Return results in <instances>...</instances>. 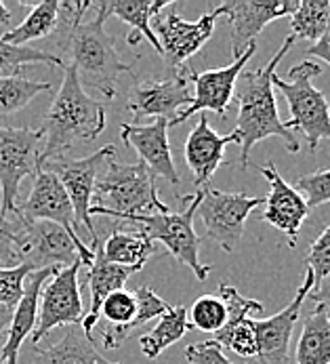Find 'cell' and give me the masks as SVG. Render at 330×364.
Segmentation results:
<instances>
[{"label": "cell", "mask_w": 330, "mask_h": 364, "mask_svg": "<svg viewBox=\"0 0 330 364\" xmlns=\"http://www.w3.org/2000/svg\"><path fill=\"white\" fill-rule=\"evenodd\" d=\"M93 9V2H61L57 47L70 57L82 87L101 93L106 100L116 97V80L120 74H133L131 65L124 63L114 45V38L106 32L108 9L106 2L97 4V15L91 21H82L84 13Z\"/></svg>", "instance_id": "cell-1"}, {"label": "cell", "mask_w": 330, "mask_h": 364, "mask_svg": "<svg viewBox=\"0 0 330 364\" xmlns=\"http://www.w3.org/2000/svg\"><path fill=\"white\" fill-rule=\"evenodd\" d=\"M295 43L297 38L288 34L270 63H265L259 70H251L242 74L240 89L238 93H233L238 100V122L231 133L236 135L238 146H240L242 168L251 166V152L263 139H272V137L282 139L288 152H299L301 148L295 133L280 118L274 97V85H272L277 63L292 49Z\"/></svg>", "instance_id": "cell-2"}, {"label": "cell", "mask_w": 330, "mask_h": 364, "mask_svg": "<svg viewBox=\"0 0 330 364\" xmlns=\"http://www.w3.org/2000/svg\"><path fill=\"white\" fill-rule=\"evenodd\" d=\"M106 122V105L84 91L76 70L65 63L61 87L38 129L45 141L43 152H38V164L61 158L76 144L95 141L104 133Z\"/></svg>", "instance_id": "cell-3"}, {"label": "cell", "mask_w": 330, "mask_h": 364, "mask_svg": "<svg viewBox=\"0 0 330 364\" xmlns=\"http://www.w3.org/2000/svg\"><path fill=\"white\" fill-rule=\"evenodd\" d=\"M158 198L156 179L143 162L122 164L110 160L95 181L91 217H111L114 221L135 215L168 213Z\"/></svg>", "instance_id": "cell-4"}, {"label": "cell", "mask_w": 330, "mask_h": 364, "mask_svg": "<svg viewBox=\"0 0 330 364\" xmlns=\"http://www.w3.org/2000/svg\"><path fill=\"white\" fill-rule=\"evenodd\" d=\"M202 200V190L198 194L183 196L181 203H185L183 210L179 213H152V215H135V217H122L116 223V228L124 223H133L137 232L145 234L152 242L165 245V249L183 265H187L194 276L204 282L211 274V265H204L200 261V236L194 230V217L198 205Z\"/></svg>", "instance_id": "cell-5"}, {"label": "cell", "mask_w": 330, "mask_h": 364, "mask_svg": "<svg viewBox=\"0 0 330 364\" xmlns=\"http://www.w3.org/2000/svg\"><path fill=\"white\" fill-rule=\"evenodd\" d=\"M322 70L324 68L320 63L305 59L290 68L286 80L277 74L272 78V85L284 95L290 109L286 127L303 133L309 152H316L322 139H330V104L326 95L312 85L314 78L322 76Z\"/></svg>", "instance_id": "cell-6"}, {"label": "cell", "mask_w": 330, "mask_h": 364, "mask_svg": "<svg viewBox=\"0 0 330 364\" xmlns=\"http://www.w3.org/2000/svg\"><path fill=\"white\" fill-rule=\"evenodd\" d=\"M116 148L114 146H104L101 150L93 152L91 156L78 158V160H70V158L61 156L53 160H45L38 166L53 173L57 179L61 181L72 208H74V217H76V225L78 230L84 228L89 238H91V247L97 245L99 234L95 228V221L91 217V207H93V192H95V181L99 177V173L104 171V166L114 160Z\"/></svg>", "instance_id": "cell-7"}, {"label": "cell", "mask_w": 330, "mask_h": 364, "mask_svg": "<svg viewBox=\"0 0 330 364\" xmlns=\"http://www.w3.org/2000/svg\"><path fill=\"white\" fill-rule=\"evenodd\" d=\"M40 141L38 129L0 127V217L15 215L21 179L36 175Z\"/></svg>", "instance_id": "cell-8"}, {"label": "cell", "mask_w": 330, "mask_h": 364, "mask_svg": "<svg viewBox=\"0 0 330 364\" xmlns=\"http://www.w3.org/2000/svg\"><path fill=\"white\" fill-rule=\"evenodd\" d=\"M263 203V196H248L242 192H221L213 188H204L196 213L200 215L207 236L213 242H217L225 253H233L242 240L248 215Z\"/></svg>", "instance_id": "cell-9"}, {"label": "cell", "mask_w": 330, "mask_h": 364, "mask_svg": "<svg viewBox=\"0 0 330 364\" xmlns=\"http://www.w3.org/2000/svg\"><path fill=\"white\" fill-rule=\"evenodd\" d=\"M217 17L219 15L213 9L211 13H204L198 21H185L175 9H165L152 19V30L160 43V57L165 61L166 76L179 74L185 61L211 41Z\"/></svg>", "instance_id": "cell-10"}, {"label": "cell", "mask_w": 330, "mask_h": 364, "mask_svg": "<svg viewBox=\"0 0 330 364\" xmlns=\"http://www.w3.org/2000/svg\"><path fill=\"white\" fill-rule=\"evenodd\" d=\"M82 263L80 259L63 269H57L51 276L49 284L43 287L40 306H38V322L32 333V343L38 346L53 328L80 324L84 318V304L78 284Z\"/></svg>", "instance_id": "cell-11"}, {"label": "cell", "mask_w": 330, "mask_h": 364, "mask_svg": "<svg viewBox=\"0 0 330 364\" xmlns=\"http://www.w3.org/2000/svg\"><path fill=\"white\" fill-rule=\"evenodd\" d=\"M19 221L26 232L23 263L30 265L32 272L63 269L78 259L82 265L89 267L95 259V251L82 249L61 225L51 221H26V219Z\"/></svg>", "instance_id": "cell-12"}, {"label": "cell", "mask_w": 330, "mask_h": 364, "mask_svg": "<svg viewBox=\"0 0 330 364\" xmlns=\"http://www.w3.org/2000/svg\"><path fill=\"white\" fill-rule=\"evenodd\" d=\"M255 51H257V43L248 45V49L240 57H236L229 65L217 68V70L194 72L187 68V80L194 85L192 104L185 109H181L172 122H168V129L185 122L187 118H192L198 112H215L219 118H225L227 107H229L231 100H233V93H236L238 76L242 74V68H246V63L251 61Z\"/></svg>", "instance_id": "cell-13"}, {"label": "cell", "mask_w": 330, "mask_h": 364, "mask_svg": "<svg viewBox=\"0 0 330 364\" xmlns=\"http://www.w3.org/2000/svg\"><path fill=\"white\" fill-rule=\"evenodd\" d=\"M15 217L26 219V221H51V223H57L82 249H91L80 238V230L76 225L74 208H72V203H70L61 181L57 179L53 173H49V171H45L40 166H36L34 186H32L30 196L26 198V203L21 207H17Z\"/></svg>", "instance_id": "cell-14"}, {"label": "cell", "mask_w": 330, "mask_h": 364, "mask_svg": "<svg viewBox=\"0 0 330 364\" xmlns=\"http://www.w3.org/2000/svg\"><path fill=\"white\" fill-rule=\"evenodd\" d=\"M299 9V0H268V2H251V0H227L215 11L223 15L231 26V53L233 59L240 57L257 41L268 23L280 17L292 15Z\"/></svg>", "instance_id": "cell-15"}, {"label": "cell", "mask_w": 330, "mask_h": 364, "mask_svg": "<svg viewBox=\"0 0 330 364\" xmlns=\"http://www.w3.org/2000/svg\"><path fill=\"white\" fill-rule=\"evenodd\" d=\"M187 80V70L183 68L175 76L160 80H137L128 93V109L135 120L154 116L172 122L181 107L185 109L192 104V89Z\"/></svg>", "instance_id": "cell-16"}, {"label": "cell", "mask_w": 330, "mask_h": 364, "mask_svg": "<svg viewBox=\"0 0 330 364\" xmlns=\"http://www.w3.org/2000/svg\"><path fill=\"white\" fill-rule=\"evenodd\" d=\"M314 282H316L314 274H312V269H307L305 282L299 287L295 299L284 310L274 314L272 318L253 320L255 335H257V346H259V356L257 358L263 364H286L295 324L299 320V314H301V308H303L309 291L314 289Z\"/></svg>", "instance_id": "cell-17"}, {"label": "cell", "mask_w": 330, "mask_h": 364, "mask_svg": "<svg viewBox=\"0 0 330 364\" xmlns=\"http://www.w3.org/2000/svg\"><path fill=\"white\" fill-rule=\"evenodd\" d=\"M219 299L225 304L227 322L219 333H215V343L231 350L242 358H257L259 346L251 314L263 312V304L257 299H246L231 284H219Z\"/></svg>", "instance_id": "cell-18"}, {"label": "cell", "mask_w": 330, "mask_h": 364, "mask_svg": "<svg viewBox=\"0 0 330 364\" xmlns=\"http://www.w3.org/2000/svg\"><path fill=\"white\" fill-rule=\"evenodd\" d=\"M120 137L126 146H131L139 162L152 173V177H163L170 186H179L181 177L175 168L170 144H168V120L156 118L152 124H120Z\"/></svg>", "instance_id": "cell-19"}, {"label": "cell", "mask_w": 330, "mask_h": 364, "mask_svg": "<svg viewBox=\"0 0 330 364\" xmlns=\"http://www.w3.org/2000/svg\"><path fill=\"white\" fill-rule=\"evenodd\" d=\"M259 171L270 181V196L265 198V210L261 219L274 225L275 230L284 232L288 236V245L295 247L299 238V230L309 215V207L305 198L297 192V188L284 181V177L277 173L272 160L265 166H259Z\"/></svg>", "instance_id": "cell-20"}, {"label": "cell", "mask_w": 330, "mask_h": 364, "mask_svg": "<svg viewBox=\"0 0 330 364\" xmlns=\"http://www.w3.org/2000/svg\"><path fill=\"white\" fill-rule=\"evenodd\" d=\"M229 144H238L236 135H219L207 116H200L196 127L189 131L185 146H183V156L187 162V168L194 175V183L200 188H207L211 177L217 173L223 164V154Z\"/></svg>", "instance_id": "cell-21"}, {"label": "cell", "mask_w": 330, "mask_h": 364, "mask_svg": "<svg viewBox=\"0 0 330 364\" xmlns=\"http://www.w3.org/2000/svg\"><path fill=\"white\" fill-rule=\"evenodd\" d=\"M55 272L57 269H38V272L28 274L26 284H23V297L13 308V320H11V328L6 335V343L0 350V360H4L6 364H17L23 341L34 333L36 322H38V306H40L43 287Z\"/></svg>", "instance_id": "cell-22"}, {"label": "cell", "mask_w": 330, "mask_h": 364, "mask_svg": "<svg viewBox=\"0 0 330 364\" xmlns=\"http://www.w3.org/2000/svg\"><path fill=\"white\" fill-rule=\"evenodd\" d=\"M101 242L104 240L99 238L97 245L91 247L95 251V259L89 265V274H87V284H89V291H91V308H89V312L84 314V318L80 322L84 335L91 337V339H93V328L99 322V310H101L104 301L110 297L111 293L124 289L126 280L135 274L128 267L114 265V263L106 259L104 253H101Z\"/></svg>", "instance_id": "cell-23"}, {"label": "cell", "mask_w": 330, "mask_h": 364, "mask_svg": "<svg viewBox=\"0 0 330 364\" xmlns=\"http://www.w3.org/2000/svg\"><path fill=\"white\" fill-rule=\"evenodd\" d=\"M168 6H172L170 0H111V2H106L108 15H114L120 21L131 26V34L126 36V43L131 47L139 45V41L145 38L158 53H160V43L152 30V19Z\"/></svg>", "instance_id": "cell-24"}, {"label": "cell", "mask_w": 330, "mask_h": 364, "mask_svg": "<svg viewBox=\"0 0 330 364\" xmlns=\"http://www.w3.org/2000/svg\"><path fill=\"white\" fill-rule=\"evenodd\" d=\"M34 364H120L106 360L101 354H97V348L91 337L84 335L80 324L65 326L63 337L49 346L38 348Z\"/></svg>", "instance_id": "cell-25"}, {"label": "cell", "mask_w": 330, "mask_h": 364, "mask_svg": "<svg viewBox=\"0 0 330 364\" xmlns=\"http://www.w3.org/2000/svg\"><path fill=\"white\" fill-rule=\"evenodd\" d=\"M101 253L114 265L128 267L137 274L156 253V242H152L141 232H126L122 228H114L108 240L101 242Z\"/></svg>", "instance_id": "cell-26"}, {"label": "cell", "mask_w": 330, "mask_h": 364, "mask_svg": "<svg viewBox=\"0 0 330 364\" xmlns=\"http://www.w3.org/2000/svg\"><path fill=\"white\" fill-rule=\"evenodd\" d=\"M297 364H330V318L322 306L305 318L297 352Z\"/></svg>", "instance_id": "cell-27"}, {"label": "cell", "mask_w": 330, "mask_h": 364, "mask_svg": "<svg viewBox=\"0 0 330 364\" xmlns=\"http://www.w3.org/2000/svg\"><path fill=\"white\" fill-rule=\"evenodd\" d=\"M59 13H61L59 0L32 2V11L26 15V19L11 32L2 34L0 38L13 47H26L30 41L47 38L55 34L57 26H59Z\"/></svg>", "instance_id": "cell-28"}, {"label": "cell", "mask_w": 330, "mask_h": 364, "mask_svg": "<svg viewBox=\"0 0 330 364\" xmlns=\"http://www.w3.org/2000/svg\"><path fill=\"white\" fill-rule=\"evenodd\" d=\"M189 320H187V308L185 306H175L170 308L165 316H160L158 324L139 337V348L141 354L150 360L158 358L166 348H170L172 343L181 341L185 337V333L189 331Z\"/></svg>", "instance_id": "cell-29"}, {"label": "cell", "mask_w": 330, "mask_h": 364, "mask_svg": "<svg viewBox=\"0 0 330 364\" xmlns=\"http://www.w3.org/2000/svg\"><path fill=\"white\" fill-rule=\"evenodd\" d=\"M45 91H51L49 82H36L23 74L0 76V118L21 112L36 95Z\"/></svg>", "instance_id": "cell-30"}, {"label": "cell", "mask_w": 330, "mask_h": 364, "mask_svg": "<svg viewBox=\"0 0 330 364\" xmlns=\"http://www.w3.org/2000/svg\"><path fill=\"white\" fill-rule=\"evenodd\" d=\"M330 23V0H305L290 15V34L318 43Z\"/></svg>", "instance_id": "cell-31"}, {"label": "cell", "mask_w": 330, "mask_h": 364, "mask_svg": "<svg viewBox=\"0 0 330 364\" xmlns=\"http://www.w3.org/2000/svg\"><path fill=\"white\" fill-rule=\"evenodd\" d=\"M34 63H47V65H55V68H65V61L59 55L40 51V49H32V47H13V45L4 43L0 38V74L2 76L23 74V68L34 65Z\"/></svg>", "instance_id": "cell-32"}, {"label": "cell", "mask_w": 330, "mask_h": 364, "mask_svg": "<svg viewBox=\"0 0 330 364\" xmlns=\"http://www.w3.org/2000/svg\"><path fill=\"white\" fill-rule=\"evenodd\" d=\"M227 322V310L225 304L215 295H202L194 301L189 310V326L198 328L202 333H219Z\"/></svg>", "instance_id": "cell-33"}, {"label": "cell", "mask_w": 330, "mask_h": 364, "mask_svg": "<svg viewBox=\"0 0 330 364\" xmlns=\"http://www.w3.org/2000/svg\"><path fill=\"white\" fill-rule=\"evenodd\" d=\"M23 245L26 232L21 221L0 217V269L17 267L23 263Z\"/></svg>", "instance_id": "cell-34"}, {"label": "cell", "mask_w": 330, "mask_h": 364, "mask_svg": "<svg viewBox=\"0 0 330 364\" xmlns=\"http://www.w3.org/2000/svg\"><path fill=\"white\" fill-rule=\"evenodd\" d=\"M297 192L305 198L309 208L330 203V168L301 175L297 179Z\"/></svg>", "instance_id": "cell-35"}, {"label": "cell", "mask_w": 330, "mask_h": 364, "mask_svg": "<svg viewBox=\"0 0 330 364\" xmlns=\"http://www.w3.org/2000/svg\"><path fill=\"white\" fill-rule=\"evenodd\" d=\"M30 265L21 263L17 267L0 269V306L15 308L19 299L23 297V284L30 274Z\"/></svg>", "instance_id": "cell-36"}, {"label": "cell", "mask_w": 330, "mask_h": 364, "mask_svg": "<svg viewBox=\"0 0 330 364\" xmlns=\"http://www.w3.org/2000/svg\"><path fill=\"white\" fill-rule=\"evenodd\" d=\"M135 299H137V318H135V328L141 324H148L154 318L165 316L170 306L166 304L163 297H158V293L150 287H139L133 291Z\"/></svg>", "instance_id": "cell-37"}, {"label": "cell", "mask_w": 330, "mask_h": 364, "mask_svg": "<svg viewBox=\"0 0 330 364\" xmlns=\"http://www.w3.org/2000/svg\"><path fill=\"white\" fill-rule=\"evenodd\" d=\"M305 263H307V269H312L316 282H320L322 278L330 276V225L309 247Z\"/></svg>", "instance_id": "cell-38"}, {"label": "cell", "mask_w": 330, "mask_h": 364, "mask_svg": "<svg viewBox=\"0 0 330 364\" xmlns=\"http://www.w3.org/2000/svg\"><path fill=\"white\" fill-rule=\"evenodd\" d=\"M185 358H187L189 364H233L225 356L223 348H221L219 343H215L213 339L187 346Z\"/></svg>", "instance_id": "cell-39"}, {"label": "cell", "mask_w": 330, "mask_h": 364, "mask_svg": "<svg viewBox=\"0 0 330 364\" xmlns=\"http://www.w3.org/2000/svg\"><path fill=\"white\" fill-rule=\"evenodd\" d=\"M307 299H312L314 304L322 306L330 318V276L322 278L320 282H314V289L309 291Z\"/></svg>", "instance_id": "cell-40"}, {"label": "cell", "mask_w": 330, "mask_h": 364, "mask_svg": "<svg viewBox=\"0 0 330 364\" xmlns=\"http://www.w3.org/2000/svg\"><path fill=\"white\" fill-rule=\"evenodd\" d=\"M307 57H318V59H322V61H326L330 65V23L329 28H326V32H324V36L318 41V43H314L307 51H305Z\"/></svg>", "instance_id": "cell-41"}, {"label": "cell", "mask_w": 330, "mask_h": 364, "mask_svg": "<svg viewBox=\"0 0 330 364\" xmlns=\"http://www.w3.org/2000/svg\"><path fill=\"white\" fill-rule=\"evenodd\" d=\"M11 320H13V308L0 306V350L6 343V335H9V328H11Z\"/></svg>", "instance_id": "cell-42"}, {"label": "cell", "mask_w": 330, "mask_h": 364, "mask_svg": "<svg viewBox=\"0 0 330 364\" xmlns=\"http://www.w3.org/2000/svg\"><path fill=\"white\" fill-rule=\"evenodd\" d=\"M11 19H13L11 11L0 2V26H9V23H11Z\"/></svg>", "instance_id": "cell-43"}, {"label": "cell", "mask_w": 330, "mask_h": 364, "mask_svg": "<svg viewBox=\"0 0 330 364\" xmlns=\"http://www.w3.org/2000/svg\"><path fill=\"white\" fill-rule=\"evenodd\" d=\"M0 364H6V363H4V360H0Z\"/></svg>", "instance_id": "cell-44"}]
</instances>
